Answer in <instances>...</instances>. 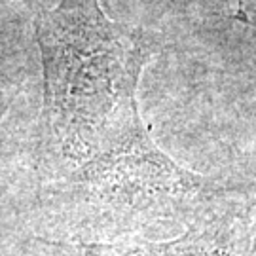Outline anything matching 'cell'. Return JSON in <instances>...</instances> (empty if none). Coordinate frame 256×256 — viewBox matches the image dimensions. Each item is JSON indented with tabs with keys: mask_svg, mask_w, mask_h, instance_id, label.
<instances>
[{
	"mask_svg": "<svg viewBox=\"0 0 256 256\" xmlns=\"http://www.w3.org/2000/svg\"><path fill=\"white\" fill-rule=\"evenodd\" d=\"M34 32L44 72L38 171L48 182L144 128L137 88L158 46L99 0L34 6Z\"/></svg>",
	"mask_w": 256,
	"mask_h": 256,
	"instance_id": "1",
	"label": "cell"
},
{
	"mask_svg": "<svg viewBox=\"0 0 256 256\" xmlns=\"http://www.w3.org/2000/svg\"><path fill=\"white\" fill-rule=\"evenodd\" d=\"M236 188L194 173L165 154L146 128L42 186L46 212L70 243L144 238L190 228L236 207Z\"/></svg>",
	"mask_w": 256,
	"mask_h": 256,
	"instance_id": "2",
	"label": "cell"
},
{
	"mask_svg": "<svg viewBox=\"0 0 256 256\" xmlns=\"http://www.w3.org/2000/svg\"><path fill=\"white\" fill-rule=\"evenodd\" d=\"M241 220V209L236 205L165 241L135 238L106 243L40 241V245L44 256H254L250 236Z\"/></svg>",
	"mask_w": 256,
	"mask_h": 256,
	"instance_id": "3",
	"label": "cell"
},
{
	"mask_svg": "<svg viewBox=\"0 0 256 256\" xmlns=\"http://www.w3.org/2000/svg\"><path fill=\"white\" fill-rule=\"evenodd\" d=\"M14 97H16V88H14V84H10L6 78L0 76V120L4 118V114H6V110L10 108Z\"/></svg>",
	"mask_w": 256,
	"mask_h": 256,
	"instance_id": "4",
	"label": "cell"
},
{
	"mask_svg": "<svg viewBox=\"0 0 256 256\" xmlns=\"http://www.w3.org/2000/svg\"><path fill=\"white\" fill-rule=\"evenodd\" d=\"M21 2H27V4H30V6H32V8H34V6H36V0H21Z\"/></svg>",
	"mask_w": 256,
	"mask_h": 256,
	"instance_id": "5",
	"label": "cell"
}]
</instances>
